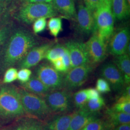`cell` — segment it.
Wrapping results in <instances>:
<instances>
[{
	"label": "cell",
	"mask_w": 130,
	"mask_h": 130,
	"mask_svg": "<svg viewBox=\"0 0 130 130\" xmlns=\"http://www.w3.org/2000/svg\"><path fill=\"white\" fill-rule=\"evenodd\" d=\"M21 84L24 90L42 98H44L47 93L50 92V90L35 76L31 77L27 82Z\"/></svg>",
	"instance_id": "obj_19"
},
{
	"label": "cell",
	"mask_w": 130,
	"mask_h": 130,
	"mask_svg": "<svg viewBox=\"0 0 130 130\" xmlns=\"http://www.w3.org/2000/svg\"><path fill=\"white\" fill-rule=\"evenodd\" d=\"M51 63L56 70L61 73H66L68 71L62 57H59L56 59L51 62Z\"/></svg>",
	"instance_id": "obj_33"
},
{
	"label": "cell",
	"mask_w": 130,
	"mask_h": 130,
	"mask_svg": "<svg viewBox=\"0 0 130 130\" xmlns=\"http://www.w3.org/2000/svg\"><path fill=\"white\" fill-rule=\"evenodd\" d=\"M18 72V70L15 68L12 67L8 68L4 75L3 83L5 84H10L17 80Z\"/></svg>",
	"instance_id": "obj_28"
},
{
	"label": "cell",
	"mask_w": 130,
	"mask_h": 130,
	"mask_svg": "<svg viewBox=\"0 0 130 130\" xmlns=\"http://www.w3.org/2000/svg\"><path fill=\"white\" fill-rule=\"evenodd\" d=\"M35 76L50 91L64 89V75L51 64L42 63L39 65L35 70Z\"/></svg>",
	"instance_id": "obj_7"
},
{
	"label": "cell",
	"mask_w": 130,
	"mask_h": 130,
	"mask_svg": "<svg viewBox=\"0 0 130 130\" xmlns=\"http://www.w3.org/2000/svg\"><path fill=\"white\" fill-rule=\"evenodd\" d=\"M112 130H130V123L121 124L115 127Z\"/></svg>",
	"instance_id": "obj_38"
},
{
	"label": "cell",
	"mask_w": 130,
	"mask_h": 130,
	"mask_svg": "<svg viewBox=\"0 0 130 130\" xmlns=\"http://www.w3.org/2000/svg\"><path fill=\"white\" fill-rule=\"evenodd\" d=\"M130 34L128 27H123L114 31L107 44L108 52L114 56L127 54L130 46Z\"/></svg>",
	"instance_id": "obj_9"
},
{
	"label": "cell",
	"mask_w": 130,
	"mask_h": 130,
	"mask_svg": "<svg viewBox=\"0 0 130 130\" xmlns=\"http://www.w3.org/2000/svg\"><path fill=\"white\" fill-rule=\"evenodd\" d=\"M62 58L67 69V71H68L71 69V62H70L69 52L67 47H66V50L65 51V54L62 57Z\"/></svg>",
	"instance_id": "obj_36"
},
{
	"label": "cell",
	"mask_w": 130,
	"mask_h": 130,
	"mask_svg": "<svg viewBox=\"0 0 130 130\" xmlns=\"http://www.w3.org/2000/svg\"><path fill=\"white\" fill-rule=\"evenodd\" d=\"M111 8L115 19L122 20L129 17L130 5L127 0H112Z\"/></svg>",
	"instance_id": "obj_20"
},
{
	"label": "cell",
	"mask_w": 130,
	"mask_h": 130,
	"mask_svg": "<svg viewBox=\"0 0 130 130\" xmlns=\"http://www.w3.org/2000/svg\"><path fill=\"white\" fill-rule=\"evenodd\" d=\"M37 45V39L29 31L22 28L14 30L10 34L3 52L2 69L5 70L19 63L30 49Z\"/></svg>",
	"instance_id": "obj_1"
},
{
	"label": "cell",
	"mask_w": 130,
	"mask_h": 130,
	"mask_svg": "<svg viewBox=\"0 0 130 130\" xmlns=\"http://www.w3.org/2000/svg\"><path fill=\"white\" fill-rule=\"evenodd\" d=\"M11 0H2V2H9V1H10Z\"/></svg>",
	"instance_id": "obj_43"
},
{
	"label": "cell",
	"mask_w": 130,
	"mask_h": 130,
	"mask_svg": "<svg viewBox=\"0 0 130 130\" xmlns=\"http://www.w3.org/2000/svg\"><path fill=\"white\" fill-rule=\"evenodd\" d=\"M86 90L88 100L100 96L99 93L98 92L96 89L91 88L86 89Z\"/></svg>",
	"instance_id": "obj_37"
},
{
	"label": "cell",
	"mask_w": 130,
	"mask_h": 130,
	"mask_svg": "<svg viewBox=\"0 0 130 130\" xmlns=\"http://www.w3.org/2000/svg\"><path fill=\"white\" fill-rule=\"evenodd\" d=\"M10 130V129H9L8 128H4V129H1V130Z\"/></svg>",
	"instance_id": "obj_42"
},
{
	"label": "cell",
	"mask_w": 130,
	"mask_h": 130,
	"mask_svg": "<svg viewBox=\"0 0 130 130\" xmlns=\"http://www.w3.org/2000/svg\"><path fill=\"white\" fill-rule=\"evenodd\" d=\"M94 28L93 32L107 42L114 31L115 18L111 5L103 2L93 12Z\"/></svg>",
	"instance_id": "obj_5"
},
{
	"label": "cell",
	"mask_w": 130,
	"mask_h": 130,
	"mask_svg": "<svg viewBox=\"0 0 130 130\" xmlns=\"http://www.w3.org/2000/svg\"><path fill=\"white\" fill-rule=\"evenodd\" d=\"M47 25L51 35L55 37H57L63 30L62 20L59 17L51 18L48 21Z\"/></svg>",
	"instance_id": "obj_24"
},
{
	"label": "cell",
	"mask_w": 130,
	"mask_h": 130,
	"mask_svg": "<svg viewBox=\"0 0 130 130\" xmlns=\"http://www.w3.org/2000/svg\"><path fill=\"white\" fill-rule=\"evenodd\" d=\"M51 3L57 12L64 17L75 21L77 11L74 0H53Z\"/></svg>",
	"instance_id": "obj_16"
},
{
	"label": "cell",
	"mask_w": 130,
	"mask_h": 130,
	"mask_svg": "<svg viewBox=\"0 0 130 130\" xmlns=\"http://www.w3.org/2000/svg\"><path fill=\"white\" fill-rule=\"evenodd\" d=\"M57 13L52 3H24L15 18L23 23L30 25L40 18L56 17Z\"/></svg>",
	"instance_id": "obj_4"
},
{
	"label": "cell",
	"mask_w": 130,
	"mask_h": 130,
	"mask_svg": "<svg viewBox=\"0 0 130 130\" xmlns=\"http://www.w3.org/2000/svg\"><path fill=\"white\" fill-rule=\"evenodd\" d=\"M98 116V112L90 111L85 107L78 109L73 113L69 130H81Z\"/></svg>",
	"instance_id": "obj_15"
},
{
	"label": "cell",
	"mask_w": 130,
	"mask_h": 130,
	"mask_svg": "<svg viewBox=\"0 0 130 130\" xmlns=\"http://www.w3.org/2000/svg\"><path fill=\"white\" fill-rule=\"evenodd\" d=\"M93 65L89 63L70 69L64 75V89L71 91L83 85L93 71Z\"/></svg>",
	"instance_id": "obj_8"
},
{
	"label": "cell",
	"mask_w": 130,
	"mask_h": 130,
	"mask_svg": "<svg viewBox=\"0 0 130 130\" xmlns=\"http://www.w3.org/2000/svg\"><path fill=\"white\" fill-rule=\"evenodd\" d=\"M93 35L85 43L89 62L94 65L105 59L107 56V43L96 33L93 32Z\"/></svg>",
	"instance_id": "obj_10"
},
{
	"label": "cell",
	"mask_w": 130,
	"mask_h": 130,
	"mask_svg": "<svg viewBox=\"0 0 130 130\" xmlns=\"http://www.w3.org/2000/svg\"><path fill=\"white\" fill-rule=\"evenodd\" d=\"M84 5L93 13L104 2L103 0H84Z\"/></svg>",
	"instance_id": "obj_34"
},
{
	"label": "cell",
	"mask_w": 130,
	"mask_h": 130,
	"mask_svg": "<svg viewBox=\"0 0 130 130\" xmlns=\"http://www.w3.org/2000/svg\"><path fill=\"white\" fill-rule=\"evenodd\" d=\"M114 64L120 70L123 77L126 85L130 83V58L127 54L115 56L114 59Z\"/></svg>",
	"instance_id": "obj_21"
},
{
	"label": "cell",
	"mask_w": 130,
	"mask_h": 130,
	"mask_svg": "<svg viewBox=\"0 0 130 130\" xmlns=\"http://www.w3.org/2000/svg\"><path fill=\"white\" fill-rule=\"evenodd\" d=\"M112 128L105 119H96L91 121L81 130H112Z\"/></svg>",
	"instance_id": "obj_25"
},
{
	"label": "cell",
	"mask_w": 130,
	"mask_h": 130,
	"mask_svg": "<svg viewBox=\"0 0 130 130\" xmlns=\"http://www.w3.org/2000/svg\"><path fill=\"white\" fill-rule=\"evenodd\" d=\"M53 0H25L24 3H51Z\"/></svg>",
	"instance_id": "obj_39"
},
{
	"label": "cell",
	"mask_w": 130,
	"mask_h": 130,
	"mask_svg": "<svg viewBox=\"0 0 130 130\" xmlns=\"http://www.w3.org/2000/svg\"><path fill=\"white\" fill-rule=\"evenodd\" d=\"M73 101L75 106L78 109H80L85 107L88 101L86 89L81 90L75 93Z\"/></svg>",
	"instance_id": "obj_27"
},
{
	"label": "cell",
	"mask_w": 130,
	"mask_h": 130,
	"mask_svg": "<svg viewBox=\"0 0 130 130\" xmlns=\"http://www.w3.org/2000/svg\"><path fill=\"white\" fill-rule=\"evenodd\" d=\"M11 32L10 26H6L0 29V45H2L8 39Z\"/></svg>",
	"instance_id": "obj_35"
},
{
	"label": "cell",
	"mask_w": 130,
	"mask_h": 130,
	"mask_svg": "<svg viewBox=\"0 0 130 130\" xmlns=\"http://www.w3.org/2000/svg\"><path fill=\"white\" fill-rule=\"evenodd\" d=\"M66 50L65 45L61 44L53 45L47 52L45 58L51 63L58 58L62 57L64 55Z\"/></svg>",
	"instance_id": "obj_23"
},
{
	"label": "cell",
	"mask_w": 130,
	"mask_h": 130,
	"mask_svg": "<svg viewBox=\"0 0 130 130\" xmlns=\"http://www.w3.org/2000/svg\"><path fill=\"white\" fill-rule=\"evenodd\" d=\"M33 31L35 34H39L43 32L47 26L46 18H42L36 20L33 23Z\"/></svg>",
	"instance_id": "obj_29"
},
{
	"label": "cell",
	"mask_w": 130,
	"mask_h": 130,
	"mask_svg": "<svg viewBox=\"0 0 130 130\" xmlns=\"http://www.w3.org/2000/svg\"><path fill=\"white\" fill-rule=\"evenodd\" d=\"M112 0H103V1L109 5H111Z\"/></svg>",
	"instance_id": "obj_41"
},
{
	"label": "cell",
	"mask_w": 130,
	"mask_h": 130,
	"mask_svg": "<svg viewBox=\"0 0 130 130\" xmlns=\"http://www.w3.org/2000/svg\"><path fill=\"white\" fill-rule=\"evenodd\" d=\"M25 114L19 89L11 85L3 86L0 89V117L11 119Z\"/></svg>",
	"instance_id": "obj_2"
},
{
	"label": "cell",
	"mask_w": 130,
	"mask_h": 130,
	"mask_svg": "<svg viewBox=\"0 0 130 130\" xmlns=\"http://www.w3.org/2000/svg\"><path fill=\"white\" fill-rule=\"evenodd\" d=\"M73 116L70 114H63L53 116L45 124L46 130H69L70 123Z\"/></svg>",
	"instance_id": "obj_17"
},
{
	"label": "cell",
	"mask_w": 130,
	"mask_h": 130,
	"mask_svg": "<svg viewBox=\"0 0 130 130\" xmlns=\"http://www.w3.org/2000/svg\"><path fill=\"white\" fill-rule=\"evenodd\" d=\"M111 108L116 111L130 114V101L117 102Z\"/></svg>",
	"instance_id": "obj_30"
},
{
	"label": "cell",
	"mask_w": 130,
	"mask_h": 130,
	"mask_svg": "<svg viewBox=\"0 0 130 130\" xmlns=\"http://www.w3.org/2000/svg\"><path fill=\"white\" fill-rule=\"evenodd\" d=\"M105 118L112 129L121 124L130 123V114L116 111L111 108H108L105 111Z\"/></svg>",
	"instance_id": "obj_18"
},
{
	"label": "cell",
	"mask_w": 130,
	"mask_h": 130,
	"mask_svg": "<svg viewBox=\"0 0 130 130\" xmlns=\"http://www.w3.org/2000/svg\"><path fill=\"white\" fill-rule=\"evenodd\" d=\"M75 21L77 23V30L79 33L88 35L93 32L94 20L93 13L84 4L79 5Z\"/></svg>",
	"instance_id": "obj_11"
},
{
	"label": "cell",
	"mask_w": 130,
	"mask_h": 130,
	"mask_svg": "<svg viewBox=\"0 0 130 130\" xmlns=\"http://www.w3.org/2000/svg\"><path fill=\"white\" fill-rule=\"evenodd\" d=\"M14 130H46L45 125L37 119L31 117L20 121Z\"/></svg>",
	"instance_id": "obj_22"
},
{
	"label": "cell",
	"mask_w": 130,
	"mask_h": 130,
	"mask_svg": "<svg viewBox=\"0 0 130 130\" xmlns=\"http://www.w3.org/2000/svg\"><path fill=\"white\" fill-rule=\"evenodd\" d=\"M32 72L27 68H22L18 72L17 79L21 84L27 82L31 77Z\"/></svg>",
	"instance_id": "obj_32"
},
{
	"label": "cell",
	"mask_w": 130,
	"mask_h": 130,
	"mask_svg": "<svg viewBox=\"0 0 130 130\" xmlns=\"http://www.w3.org/2000/svg\"><path fill=\"white\" fill-rule=\"evenodd\" d=\"M105 106L104 98L99 96V98L88 100L85 107L92 112H98Z\"/></svg>",
	"instance_id": "obj_26"
},
{
	"label": "cell",
	"mask_w": 130,
	"mask_h": 130,
	"mask_svg": "<svg viewBox=\"0 0 130 130\" xmlns=\"http://www.w3.org/2000/svg\"><path fill=\"white\" fill-rule=\"evenodd\" d=\"M101 75L105 79L115 91H120L125 86L122 74L114 64L109 63L103 65L101 69Z\"/></svg>",
	"instance_id": "obj_12"
},
{
	"label": "cell",
	"mask_w": 130,
	"mask_h": 130,
	"mask_svg": "<svg viewBox=\"0 0 130 130\" xmlns=\"http://www.w3.org/2000/svg\"><path fill=\"white\" fill-rule=\"evenodd\" d=\"M53 45V43L51 42L33 47L23 59L19 62V68L29 69L37 65L45 58L47 52Z\"/></svg>",
	"instance_id": "obj_14"
},
{
	"label": "cell",
	"mask_w": 130,
	"mask_h": 130,
	"mask_svg": "<svg viewBox=\"0 0 130 130\" xmlns=\"http://www.w3.org/2000/svg\"><path fill=\"white\" fill-rule=\"evenodd\" d=\"M65 46L69 52L71 69L90 63L85 43L71 41L67 42Z\"/></svg>",
	"instance_id": "obj_13"
},
{
	"label": "cell",
	"mask_w": 130,
	"mask_h": 130,
	"mask_svg": "<svg viewBox=\"0 0 130 130\" xmlns=\"http://www.w3.org/2000/svg\"><path fill=\"white\" fill-rule=\"evenodd\" d=\"M2 2V0H0V2Z\"/></svg>",
	"instance_id": "obj_46"
},
{
	"label": "cell",
	"mask_w": 130,
	"mask_h": 130,
	"mask_svg": "<svg viewBox=\"0 0 130 130\" xmlns=\"http://www.w3.org/2000/svg\"><path fill=\"white\" fill-rule=\"evenodd\" d=\"M96 89L99 93H104L111 91V88L109 84L105 79L99 78L96 83Z\"/></svg>",
	"instance_id": "obj_31"
},
{
	"label": "cell",
	"mask_w": 130,
	"mask_h": 130,
	"mask_svg": "<svg viewBox=\"0 0 130 130\" xmlns=\"http://www.w3.org/2000/svg\"><path fill=\"white\" fill-rule=\"evenodd\" d=\"M44 99L55 114H65L72 109V95L70 91L67 89L50 91Z\"/></svg>",
	"instance_id": "obj_6"
},
{
	"label": "cell",
	"mask_w": 130,
	"mask_h": 130,
	"mask_svg": "<svg viewBox=\"0 0 130 130\" xmlns=\"http://www.w3.org/2000/svg\"><path fill=\"white\" fill-rule=\"evenodd\" d=\"M19 1H20V2H24L25 0H18Z\"/></svg>",
	"instance_id": "obj_45"
},
{
	"label": "cell",
	"mask_w": 130,
	"mask_h": 130,
	"mask_svg": "<svg viewBox=\"0 0 130 130\" xmlns=\"http://www.w3.org/2000/svg\"><path fill=\"white\" fill-rule=\"evenodd\" d=\"M19 90L24 111L29 117L43 121L54 116L43 98L23 88Z\"/></svg>",
	"instance_id": "obj_3"
},
{
	"label": "cell",
	"mask_w": 130,
	"mask_h": 130,
	"mask_svg": "<svg viewBox=\"0 0 130 130\" xmlns=\"http://www.w3.org/2000/svg\"><path fill=\"white\" fill-rule=\"evenodd\" d=\"M127 1H128V4L130 5V0H127Z\"/></svg>",
	"instance_id": "obj_44"
},
{
	"label": "cell",
	"mask_w": 130,
	"mask_h": 130,
	"mask_svg": "<svg viewBox=\"0 0 130 130\" xmlns=\"http://www.w3.org/2000/svg\"><path fill=\"white\" fill-rule=\"evenodd\" d=\"M5 5L4 2H0V18L1 17L3 13L4 12Z\"/></svg>",
	"instance_id": "obj_40"
}]
</instances>
